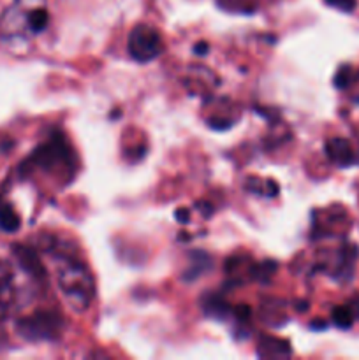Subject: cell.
Returning a JSON list of instances; mask_svg holds the SVG:
<instances>
[{
  "mask_svg": "<svg viewBox=\"0 0 359 360\" xmlns=\"http://www.w3.org/2000/svg\"><path fill=\"white\" fill-rule=\"evenodd\" d=\"M56 262V274L63 299L76 313L87 311L95 295L94 276L83 264L73 259L60 257Z\"/></svg>",
  "mask_w": 359,
  "mask_h": 360,
  "instance_id": "cell-1",
  "label": "cell"
},
{
  "mask_svg": "<svg viewBox=\"0 0 359 360\" xmlns=\"http://www.w3.org/2000/svg\"><path fill=\"white\" fill-rule=\"evenodd\" d=\"M127 49H129L130 56L137 60L139 63L151 62L157 58L164 49V42H162L160 32L157 28L150 27V25L139 23L132 28L129 34V41H127Z\"/></svg>",
  "mask_w": 359,
  "mask_h": 360,
  "instance_id": "cell-2",
  "label": "cell"
},
{
  "mask_svg": "<svg viewBox=\"0 0 359 360\" xmlns=\"http://www.w3.org/2000/svg\"><path fill=\"white\" fill-rule=\"evenodd\" d=\"M18 334L28 341H51L62 330V320L51 311H37L18 322Z\"/></svg>",
  "mask_w": 359,
  "mask_h": 360,
  "instance_id": "cell-3",
  "label": "cell"
},
{
  "mask_svg": "<svg viewBox=\"0 0 359 360\" xmlns=\"http://www.w3.org/2000/svg\"><path fill=\"white\" fill-rule=\"evenodd\" d=\"M67 155H69V148L60 137H56V139H51L49 143L37 148V151L32 157V162L41 169H53L58 164H69Z\"/></svg>",
  "mask_w": 359,
  "mask_h": 360,
  "instance_id": "cell-4",
  "label": "cell"
},
{
  "mask_svg": "<svg viewBox=\"0 0 359 360\" xmlns=\"http://www.w3.org/2000/svg\"><path fill=\"white\" fill-rule=\"evenodd\" d=\"M326 153L331 162H334L340 167H348L354 164V151H352L351 143L344 137H333L326 143Z\"/></svg>",
  "mask_w": 359,
  "mask_h": 360,
  "instance_id": "cell-5",
  "label": "cell"
},
{
  "mask_svg": "<svg viewBox=\"0 0 359 360\" xmlns=\"http://www.w3.org/2000/svg\"><path fill=\"white\" fill-rule=\"evenodd\" d=\"M27 23H28V32H30V34H41L49 23L48 11L41 6L32 7V9L28 11Z\"/></svg>",
  "mask_w": 359,
  "mask_h": 360,
  "instance_id": "cell-6",
  "label": "cell"
},
{
  "mask_svg": "<svg viewBox=\"0 0 359 360\" xmlns=\"http://www.w3.org/2000/svg\"><path fill=\"white\" fill-rule=\"evenodd\" d=\"M20 227H21L20 214H18L9 204H2V206H0V229H2L4 232L14 234Z\"/></svg>",
  "mask_w": 359,
  "mask_h": 360,
  "instance_id": "cell-7",
  "label": "cell"
},
{
  "mask_svg": "<svg viewBox=\"0 0 359 360\" xmlns=\"http://www.w3.org/2000/svg\"><path fill=\"white\" fill-rule=\"evenodd\" d=\"M267 348H271V352H267L264 357H273V359L289 357V355L292 354L291 348H289V345L285 343V341L277 340V338H264V340L260 341L259 352L267 350Z\"/></svg>",
  "mask_w": 359,
  "mask_h": 360,
  "instance_id": "cell-8",
  "label": "cell"
},
{
  "mask_svg": "<svg viewBox=\"0 0 359 360\" xmlns=\"http://www.w3.org/2000/svg\"><path fill=\"white\" fill-rule=\"evenodd\" d=\"M331 319H333V323L338 329L347 330L354 326V313L347 306H336L333 309V313H331Z\"/></svg>",
  "mask_w": 359,
  "mask_h": 360,
  "instance_id": "cell-9",
  "label": "cell"
},
{
  "mask_svg": "<svg viewBox=\"0 0 359 360\" xmlns=\"http://www.w3.org/2000/svg\"><path fill=\"white\" fill-rule=\"evenodd\" d=\"M355 81V70L351 65H344L338 69V72L334 74V86L344 90L348 88Z\"/></svg>",
  "mask_w": 359,
  "mask_h": 360,
  "instance_id": "cell-10",
  "label": "cell"
},
{
  "mask_svg": "<svg viewBox=\"0 0 359 360\" xmlns=\"http://www.w3.org/2000/svg\"><path fill=\"white\" fill-rule=\"evenodd\" d=\"M206 313L208 315H213V316H218V319H224L225 315H227L229 311V306L225 304V301H222V299L218 297H211L210 301L206 302Z\"/></svg>",
  "mask_w": 359,
  "mask_h": 360,
  "instance_id": "cell-11",
  "label": "cell"
},
{
  "mask_svg": "<svg viewBox=\"0 0 359 360\" xmlns=\"http://www.w3.org/2000/svg\"><path fill=\"white\" fill-rule=\"evenodd\" d=\"M218 4L229 11H246V13L253 11L250 7V0H218Z\"/></svg>",
  "mask_w": 359,
  "mask_h": 360,
  "instance_id": "cell-12",
  "label": "cell"
},
{
  "mask_svg": "<svg viewBox=\"0 0 359 360\" xmlns=\"http://www.w3.org/2000/svg\"><path fill=\"white\" fill-rule=\"evenodd\" d=\"M324 2L338 11H344V13H352V11L355 9V4H358V0H324Z\"/></svg>",
  "mask_w": 359,
  "mask_h": 360,
  "instance_id": "cell-13",
  "label": "cell"
},
{
  "mask_svg": "<svg viewBox=\"0 0 359 360\" xmlns=\"http://www.w3.org/2000/svg\"><path fill=\"white\" fill-rule=\"evenodd\" d=\"M208 125H210L213 130H227L231 129L232 122H229V120L225 118H210L208 120Z\"/></svg>",
  "mask_w": 359,
  "mask_h": 360,
  "instance_id": "cell-14",
  "label": "cell"
},
{
  "mask_svg": "<svg viewBox=\"0 0 359 360\" xmlns=\"http://www.w3.org/2000/svg\"><path fill=\"white\" fill-rule=\"evenodd\" d=\"M175 217L176 220L182 221V224H187V221H189V210H178L175 213Z\"/></svg>",
  "mask_w": 359,
  "mask_h": 360,
  "instance_id": "cell-15",
  "label": "cell"
},
{
  "mask_svg": "<svg viewBox=\"0 0 359 360\" xmlns=\"http://www.w3.org/2000/svg\"><path fill=\"white\" fill-rule=\"evenodd\" d=\"M208 48H210V46H208V42H197V44L194 46V51H196L197 55H206Z\"/></svg>",
  "mask_w": 359,
  "mask_h": 360,
  "instance_id": "cell-16",
  "label": "cell"
},
{
  "mask_svg": "<svg viewBox=\"0 0 359 360\" xmlns=\"http://www.w3.org/2000/svg\"><path fill=\"white\" fill-rule=\"evenodd\" d=\"M310 327H312V329H315V330H324L327 327V323L326 322H313Z\"/></svg>",
  "mask_w": 359,
  "mask_h": 360,
  "instance_id": "cell-17",
  "label": "cell"
}]
</instances>
